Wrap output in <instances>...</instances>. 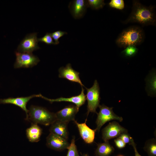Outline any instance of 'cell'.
<instances>
[{
  "mask_svg": "<svg viewBox=\"0 0 156 156\" xmlns=\"http://www.w3.org/2000/svg\"><path fill=\"white\" fill-rule=\"evenodd\" d=\"M155 6H146L137 0H133L132 10L128 18L122 23H136L142 26L153 25L156 24Z\"/></svg>",
  "mask_w": 156,
  "mask_h": 156,
  "instance_id": "obj_1",
  "label": "cell"
},
{
  "mask_svg": "<svg viewBox=\"0 0 156 156\" xmlns=\"http://www.w3.org/2000/svg\"><path fill=\"white\" fill-rule=\"evenodd\" d=\"M144 38V33L142 29L133 26L124 30L116 39V43L119 47L125 48L130 45L136 46L139 45Z\"/></svg>",
  "mask_w": 156,
  "mask_h": 156,
  "instance_id": "obj_2",
  "label": "cell"
},
{
  "mask_svg": "<svg viewBox=\"0 0 156 156\" xmlns=\"http://www.w3.org/2000/svg\"><path fill=\"white\" fill-rule=\"evenodd\" d=\"M28 113L27 120H29L33 123L49 126L57 120L55 113L41 107L32 105Z\"/></svg>",
  "mask_w": 156,
  "mask_h": 156,
  "instance_id": "obj_3",
  "label": "cell"
},
{
  "mask_svg": "<svg viewBox=\"0 0 156 156\" xmlns=\"http://www.w3.org/2000/svg\"><path fill=\"white\" fill-rule=\"evenodd\" d=\"M87 90L86 99L88 102L87 116L90 112L97 114L96 109L99 107L101 99L100 88L97 80L94 81L93 86L89 88H86Z\"/></svg>",
  "mask_w": 156,
  "mask_h": 156,
  "instance_id": "obj_4",
  "label": "cell"
},
{
  "mask_svg": "<svg viewBox=\"0 0 156 156\" xmlns=\"http://www.w3.org/2000/svg\"><path fill=\"white\" fill-rule=\"evenodd\" d=\"M100 111L97 113V117L96 122L97 127L96 131L99 132L101 127L107 122L112 120L120 122L123 120L122 117L116 114L113 112L112 107H109L104 104L99 105Z\"/></svg>",
  "mask_w": 156,
  "mask_h": 156,
  "instance_id": "obj_5",
  "label": "cell"
},
{
  "mask_svg": "<svg viewBox=\"0 0 156 156\" xmlns=\"http://www.w3.org/2000/svg\"><path fill=\"white\" fill-rule=\"evenodd\" d=\"M16 58L14 65L15 68L32 67L36 65L40 60L32 53L16 51Z\"/></svg>",
  "mask_w": 156,
  "mask_h": 156,
  "instance_id": "obj_6",
  "label": "cell"
},
{
  "mask_svg": "<svg viewBox=\"0 0 156 156\" xmlns=\"http://www.w3.org/2000/svg\"><path fill=\"white\" fill-rule=\"evenodd\" d=\"M38 42L37 33L28 34L21 42L17 47V51L32 53L40 48Z\"/></svg>",
  "mask_w": 156,
  "mask_h": 156,
  "instance_id": "obj_7",
  "label": "cell"
},
{
  "mask_svg": "<svg viewBox=\"0 0 156 156\" xmlns=\"http://www.w3.org/2000/svg\"><path fill=\"white\" fill-rule=\"evenodd\" d=\"M127 133V130L116 121L110 122L102 130V138L104 142L118 138L122 134Z\"/></svg>",
  "mask_w": 156,
  "mask_h": 156,
  "instance_id": "obj_8",
  "label": "cell"
},
{
  "mask_svg": "<svg viewBox=\"0 0 156 156\" xmlns=\"http://www.w3.org/2000/svg\"><path fill=\"white\" fill-rule=\"evenodd\" d=\"M46 139L47 146L58 151L67 149L70 144L68 142L67 140L52 133H50Z\"/></svg>",
  "mask_w": 156,
  "mask_h": 156,
  "instance_id": "obj_9",
  "label": "cell"
},
{
  "mask_svg": "<svg viewBox=\"0 0 156 156\" xmlns=\"http://www.w3.org/2000/svg\"><path fill=\"white\" fill-rule=\"evenodd\" d=\"M79 109L76 105H70L66 106L55 113L56 119L60 121L68 123L74 121L76 115Z\"/></svg>",
  "mask_w": 156,
  "mask_h": 156,
  "instance_id": "obj_10",
  "label": "cell"
},
{
  "mask_svg": "<svg viewBox=\"0 0 156 156\" xmlns=\"http://www.w3.org/2000/svg\"><path fill=\"white\" fill-rule=\"evenodd\" d=\"M58 71L59 77L78 83L81 87L84 86L80 79L79 73L73 69L70 63L67 64L65 67H61Z\"/></svg>",
  "mask_w": 156,
  "mask_h": 156,
  "instance_id": "obj_11",
  "label": "cell"
},
{
  "mask_svg": "<svg viewBox=\"0 0 156 156\" xmlns=\"http://www.w3.org/2000/svg\"><path fill=\"white\" fill-rule=\"evenodd\" d=\"M84 89L81 87V93L76 96H73L69 98L60 97L55 99H51L48 98L39 94V97H41L51 103L54 102L65 101L72 103H74L79 108L85 103L86 99V96L84 93Z\"/></svg>",
  "mask_w": 156,
  "mask_h": 156,
  "instance_id": "obj_12",
  "label": "cell"
},
{
  "mask_svg": "<svg viewBox=\"0 0 156 156\" xmlns=\"http://www.w3.org/2000/svg\"><path fill=\"white\" fill-rule=\"evenodd\" d=\"M39 94H34L27 97L17 98H9L0 99V103L11 104L18 106L24 111L26 115V119H28L29 110L26 107L28 102L32 98L35 97H39Z\"/></svg>",
  "mask_w": 156,
  "mask_h": 156,
  "instance_id": "obj_13",
  "label": "cell"
},
{
  "mask_svg": "<svg viewBox=\"0 0 156 156\" xmlns=\"http://www.w3.org/2000/svg\"><path fill=\"white\" fill-rule=\"evenodd\" d=\"M87 119L83 123H79L75 120L74 122L78 128L80 135L84 142L88 144H91L94 141L96 129L93 130L86 124Z\"/></svg>",
  "mask_w": 156,
  "mask_h": 156,
  "instance_id": "obj_14",
  "label": "cell"
},
{
  "mask_svg": "<svg viewBox=\"0 0 156 156\" xmlns=\"http://www.w3.org/2000/svg\"><path fill=\"white\" fill-rule=\"evenodd\" d=\"M88 7L86 0H75L70 5L71 13L74 18L78 19L84 15Z\"/></svg>",
  "mask_w": 156,
  "mask_h": 156,
  "instance_id": "obj_15",
  "label": "cell"
},
{
  "mask_svg": "<svg viewBox=\"0 0 156 156\" xmlns=\"http://www.w3.org/2000/svg\"><path fill=\"white\" fill-rule=\"evenodd\" d=\"M68 123L57 119L51 125L49 129L50 133L57 135L68 140V132L67 125Z\"/></svg>",
  "mask_w": 156,
  "mask_h": 156,
  "instance_id": "obj_16",
  "label": "cell"
},
{
  "mask_svg": "<svg viewBox=\"0 0 156 156\" xmlns=\"http://www.w3.org/2000/svg\"><path fill=\"white\" fill-rule=\"evenodd\" d=\"M42 133V129L37 124L32 123L26 130L27 137L31 142H37L39 141Z\"/></svg>",
  "mask_w": 156,
  "mask_h": 156,
  "instance_id": "obj_17",
  "label": "cell"
},
{
  "mask_svg": "<svg viewBox=\"0 0 156 156\" xmlns=\"http://www.w3.org/2000/svg\"><path fill=\"white\" fill-rule=\"evenodd\" d=\"M114 150V147L107 141L98 144L95 154L96 156H110Z\"/></svg>",
  "mask_w": 156,
  "mask_h": 156,
  "instance_id": "obj_18",
  "label": "cell"
},
{
  "mask_svg": "<svg viewBox=\"0 0 156 156\" xmlns=\"http://www.w3.org/2000/svg\"><path fill=\"white\" fill-rule=\"evenodd\" d=\"M148 156H156V140L154 138L146 141L144 148Z\"/></svg>",
  "mask_w": 156,
  "mask_h": 156,
  "instance_id": "obj_19",
  "label": "cell"
},
{
  "mask_svg": "<svg viewBox=\"0 0 156 156\" xmlns=\"http://www.w3.org/2000/svg\"><path fill=\"white\" fill-rule=\"evenodd\" d=\"M148 94L150 95H155L156 91V77L155 73H152L147 79Z\"/></svg>",
  "mask_w": 156,
  "mask_h": 156,
  "instance_id": "obj_20",
  "label": "cell"
},
{
  "mask_svg": "<svg viewBox=\"0 0 156 156\" xmlns=\"http://www.w3.org/2000/svg\"><path fill=\"white\" fill-rule=\"evenodd\" d=\"M88 7H90L94 10L102 8L105 5L103 0H86Z\"/></svg>",
  "mask_w": 156,
  "mask_h": 156,
  "instance_id": "obj_21",
  "label": "cell"
},
{
  "mask_svg": "<svg viewBox=\"0 0 156 156\" xmlns=\"http://www.w3.org/2000/svg\"><path fill=\"white\" fill-rule=\"evenodd\" d=\"M75 142V137H73L67 148L68 151L66 156H79Z\"/></svg>",
  "mask_w": 156,
  "mask_h": 156,
  "instance_id": "obj_22",
  "label": "cell"
},
{
  "mask_svg": "<svg viewBox=\"0 0 156 156\" xmlns=\"http://www.w3.org/2000/svg\"><path fill=\"white\" fill-rule=\"evenodd\" d=\"M138 51V49L136 46L130 45L125 48L122 53L126 57H131L134 56Z\"/></svg>",
  "mask_w": 156,
  "mask_h": 156,
  "instance_id": "obj_23",
  "label": "cell"
},
{
  "mask_svg": "<svg viewBox=\"0 0 156 156\" xmlns=\"http://www.w3.org/2000/svg\"><path fill=\"white\" fill-rule=\"evenodd\" d=\"M111 8L122 10L125 7L124 2L123 0H111L109 3Z\"/></svg>",
  "mask_w": 156,
  "mask_h": 156,
  "instance_id": "obj_24",
  "label": "cell"
},
{
  "mask_svg": "<svg viewBox=\"0 0 156 156\" xmlns=\"http://www.w3.org/2000/svg\"><path fill=\"white\" fill-rule=\"evenodd\" d=\"M38 42H43L47 44H55L50 33H46L42 37L38 38Z\"/></svg>",
  "mask_w": 156,
  "mask_h": 156,
  "instance_id": "obj_25",
  "label": "cell"
},
{
  "mask_svg": "<svg viewBox=\"0 0 156 156\" xmlns=\"http://www.w3.org/2000/svg\"><path fill=\"white\" fill-rule=\"evenodd\" d=\"M67 34V33L60 30L51 33L52 38L55 41V44H59V39L64 35Z\"/></svg>",
  "mask_w": 156,
  "mask_h": 156,
  "instance_id": "obj_26",
  "label": "cell"
},
{
  "mask_svg": "<svg viewBox=\"0 0 156 156\" xmlns=\"http://www.w3.org/2000/svg\"><path fill=\"white\" fill-rule=\"evenodd\" d=\"M118 138L121 139L125 144H130L133 139L127 133L121 134Z\"/></svg>",
  "mask_w": 156,
  "mask_h": 156,
  "instance_id": "obj_27",
  "label": "cell"
},
{
  "mask_svg": "<svg viewBox=\"0 0 156 156\" xmlns=\"http://www.w3.org/2000/svg\"><path fill=\"white\" fill-rule=\"evenodd\" d=\"M114 142L116 146L118 148L121 149L124 148L126 145L124 142L120 139L117 138L114 140Z\"/></svg>",
  "mask_w": 156,
  "mask_h": 156,
  "instance_id": "obj_28",
  "label": "cell"
},
{
  "mask_svg": "<svg viewBox=\"0 0 156 156\" xmlns=\"http://www.w3.org/2000/svg\"><path fill=\"white\" fill-rule=\"evenodd\" d=\"M130 144L134 148L135 152V156H141L138 151L136 147V145L134 142L133 139L132 140Z\"/></svg>",
  "mask_w": 156,
  "mask_h": 156,
  "instance_id": "obj_29",
  "label": "cell"
},
{
  "mask_svg": "<svg viewBox=\"0 0 156 156\" xmlns=\"http://www.w3.org/2000/svg\"><path fill=\"white\" fill-rule=\"evenodd\" d=\"M81 156H89V155L87 154H84L83 155Z\"/></svg>",
  "mask_w": 156,
  "mask_h": 156,
  "instance_id": "obj_30",
  "label": "cell"
},
{
  "mask_svg": "<svg viewBox=\"0 0 156 156\" xmlns=\"http://www.w3.org/2000/svg\"><path fill=\"white\" fill-rule=\"evenodd\" d=\"M117 156H123L122 155H118Z\"/></svg>",
  "mask_w": 156,
  "mask_h": 156,
  "instance_id": "obj_31",
  "label": "cell"
}]
</instances>
